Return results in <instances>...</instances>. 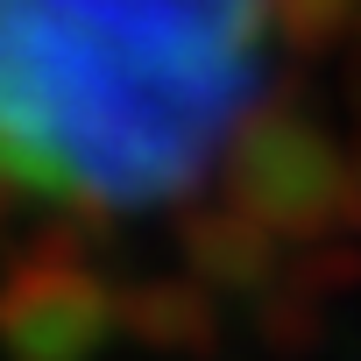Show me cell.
<instances>
[{
	"instance_id": "obj_3",
	"label": "cell",
	"mask_w": 361,
	"mask_h": 361,
	"mask_svg": "<svg viewBox=\"0 0 361 361\" xmlns=\"http://www.w3.org/2000/svg\"><path fill=\"white\" fill-rule=\"evenodd\" d=\"M121 333V290L92 262L15 255L0 269V354L8 361H92Z\"/></svg>"
},
{
	"instance_id": "obj_2",
	"label": "cell",
	"mask_w": 361,
	"mask_h": 361,
	"mask_svg": "<svg viewBox=\"0 0 361 361\" xmlns=\"http://www.w3.org/2000/svg\"><path fill=\"white\" fill-rule=\"evenodd\" d=\"M347 149L305 106H255L227 142V199L276 241H333L347 220Z\"/></svg>"
},
{
	"instance_id": "obj_6",
	"label": "cell",
	"mask_w": 361,
	"mask_h": 361,
	"mask_svg": "<svg viewBox=\"0 0 361 361\" xmlns=\"http://www.w3.org/2000/svg\"><path fill=\"white\" fill-rule=\"evenodd\" d=\"M255 326H262V340L276 347V354H305V347H319V333H326V305L305 290V283H276L262 305H255Z\"/></svg>"
},
{
	"instance_id": "obj_5",
	"label": "cell",
	"mask_w": 361,
	"mask_h": 361,
	"mask_svg": "<svg viewBox=\"0 0 361 361\" xmlns=\"http://www.w3.org/2000/svg\"><path fill=\"white\" fill-rule=\"evenodd\" d=\"M121 333L149 354H213L220 347V305L199 276H142L135 290H121Z\"/></svg>"
},
{
	"instance_id": "obj_8",
	"label": "cell",
	"mask_w": 361,
	"mask_h": 361,
	"mask_svg": "<svg viewBox=\"0 0 361 361\" xmlns=\"http://www.w3.org/2000/svg\"><path fill=\"white\" fill-rule=\"evenodd\" d=\"M290 283H305L319 305H326L333 290H354V283H361V241H354V234H333V241L298 248V255H290Z\"/></svg>"
},
{
	"instance_id": "obj_1",
	"label": "cell",
	"mask_w": 361,
	"mask_h": 361,
	"mask_svg": "<svg viewBox=\"0 0 361 361\" xmlns=\"http://www.w3.org/2000/svg\"><path fill=\"white\" fill-rule=\"evenodd\" d=\"M269 0H0V185L135 213L255 114Z\"/></svg>"
},
{
	"instance_id": "obj_9",
	"label": "cell",
	"mask_w": 361,
	"mask_h": 361,
	"mask_svg": "<svg viewBox=\"0 0 361 361\" xmlns=\"http://www.w3.org/2000/svg\"><path fill=\"white\" fill-rule=\"evenodd\" d=\"M340 234L361 241V149H354V163H347V220H340Z\"/></svg>"
},
{
	"instance_id": "obj_4",
	"label": "cell",
	"mask_w": 361,
	"mask_h": 361,
	"mask_svg": "<svg viewBox=\"0 0 361 361\" xmlns=\"http://www.w3.org/2000/svg\"><path fill=\"white\" fill-rule=\"evenodd\" d=\"M177 248H185V276H199L206 290H276L290 269H283V241L241 213L234 199H213V206H192L177 220Z\"/></svg>"
},
{
	"instance_id": "obj_7",
	"label": "cell",
	"mask_w": 361,
	"mask_h": 361,
	"mask_svg": "<svg viewBox=\"0 0 361 361\" xmlns=\"http://www.w3.org/2000/svg\"><path fill=\"white\" fill-rule=\"evenodd\" d=\"M269 22L298 43V50H326L361 22V0H269Z\"/></svg>"
},
{
	"instance_id": "obj_10",
	"label": "cell",
	"mask_w": 361,
	"mask_h": 361,
	"mask_svg": "<svg viewBox=\"0 0 361 361\" xmlns=\"http://www.w3.org/2000/svg\"><path fill=\"white\" fill-rule=\"evenodd\" d=\"M15 227V185H0V234Z\"/></svg>"
}]
</instances>
